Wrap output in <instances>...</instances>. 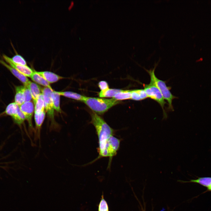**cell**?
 <instances>
[{
    "label": "cell",
    "mask_w": 211,
    "mask_h": 211,
    "mask_svg": "<svg viewBox=\"0 0 211 211\" xmlns=\"http://www.w3.org/2000/svg\"><path fill=\"white\" fill-rule=\"evenodd\" d=\"M90 122L94 126L98 137V156L89 163L91 164L103 157H106V149L110 138L113 135L115 130L103 118L93 112L91 113Z\"/></svg>",
    "instance_id": "1"
},
{
    "label": "cell",
    "mask_w": 211,
    "mask_h": 211,
    "mask_svg": "<svg viewBox=\"0 0 211 211\" xmlns=\"http://www.w3.org/2000/svg\"><path fill=\"white\" fill-rule=\"evenodd\" d=\"M92 111L97 114L101 115L119 103L113 98L106 99L86 97L83 101Z\"/></svg>",
    "instance_id": "2"
},
{
    "label": "cell",
    "mask_w": 211,
    "mask_h": 211,
    "mask_svg": "<svg viewBox=\"0 0 211 211\" xmlns=\"http://www.w3.org/2000/svg\"><path fill=\"white\" fill-rule=\"evenodd\" d=\"M156 66L157 64H156L152 70H146L150 77V82L153 83L158 88L164 99L167 101L169 104V109L173 110L172 102L173 100L176 97L170 91V87L166 85L165 82L159 79L155 76L154 71Z\"/></svg>",
    "instance_id": "3"
},
{
    "label": "cell",
    "mask_w": 211,
    "mask_h": 211,
    "mask_svg": "<svg viewBox=\"0 0 211 211\" xmlns=\"http://www.w3.org/2000/svg\"><path fill=\"white\" fill-rule=\"evenodd\" d=\"M143 86L144 90L148 97L154 100L160 105L164 116H166V113L164 109V106L166 102L159 90L151 82L148 84H144Z\"/></svg>",
    "instance_id": "4"
},
{
    "label": "cell",
    "mask_w": 211,
    "mask_h": 211,
    "mask_svg": "<svg viewBox=\"0 0 211 211\" xmlns=\"http://www.w3.org/2000/svg\"><path fill=\"white\" fill-rule=\"evenodd\" d=\"M44 101L45 109L47 114L51 119L52 123L54 124V108L51 96L53 90L47 87H44L41 90Z\"/></svg>",
    "instance_id": "5"
},
{
    "label": "cell",
    "mask_w": 211,
    "mask_h": 211,
    "mask_svg": "<svg viewBox=\"0 0 211 211\" xmlns=\"http://www.w3.org/2000/svg\"><path fill=\"white\" fill-rule=\"evenodd\" d=\"M120 140L113 135L109 138L107 148V157L109 158L108 167L110 164L113 157L117 153L120 146Z\"/></svg>",
    "instance_id": "6"
},
{
    "label": "cell",
    "mask_w": 211,
    "mask_h": 211,
    "mask_svg": "<svg viewBox=\"0 0 211 211\" xmlns=\"http://www.w3.org/2000/svg\"><path fill=\"white\" fill-rule=\"evenodd\" d=\"M19 107L28 122L30 131H33L34 129L32 123V117L34 110L33 103L31 101L24 102Z\"/></svg>",
    "instance_id": "7"
},
{
    "label": "cell",
    "mask_w": 211,
    "mask_h": 211,
    "mask_svg": "<svg viewBox=\"0 0 211 211\" xmlns=\"http://www.w3.org/2000/svg\"><path fill=\"white\" fill-rule=\"evenodd\" d=\"M2 57L4 60L10 66L25 76L30 77L33 74L34 71L27 65L24 66L16 64L12 61L11 58L5 55H3Z\"/></svg>",
    "instance_id": "8"
},
{
    "label": "cell",
    "mask_w": 211,
    "mask_h": 211,
    "mask_svg": "<svg viewBox=\"0 0 211 211\" xmlns=\"http://www.w3.org/2000/svg\"><path fill=\"white\" fill-rule=\"evenodd\" d=\"M0 63L6 67L18 79L24 84L27 86L30 81L26 76L21 73L16 69L7 64L4 61L0 59Z\"/></svg>",
    "instance_id": "9"
},
{
    "label": "cell",
    "mask_w": 211,
    "mask_h": 211,
    "mask_svg": "<svg viewBox=\"0 0 211 211\" xmlns=\"http://www.w3.org/2000/svg\"><path fill=\"white\" fill-rule=\"evenodd\" d=\"M36 72L49 83L56 82L59 80L63 78V77L50 72L36 71Z\"/></svg>",
    "instance_id": "10"
},
{
    "label": "cell",
    "mask_w": 211,
    "mask_h": 211,
    "mask_svg": "<svg viewBox=\"0 0 211 211\" xmlns=\"http://www.w3.org/2000/svg\"><path fill=\"white\" fill-rule=\"evenodd\" d=\"M45 115V112L39 113H34V119L35 122V130L37 137H39L42 125L44 121Z\"/></svg>",
    "instance_id": "11"
},
{
    "label": "cell",
    "mask_w": 211,
    "mask_h": 211,
    "mask_svg": "<svg viewBox=\"0 0 211 211\" xmlns=\"http://www.w3.org/2000/svg\"><path fill=\"white\" fill-rule=\"evenodd\" d=\"M26 86H27L30 91L34 104L39 96L42 94V89L37 84L30 81Z\"/></svg>",
    "instance_id": "12"
},
{
    "label": "cell",
    "mask_w": 211,
    "mask_h": 211,
    "mask_svg": "<svg viewBox=\"0 0 211 211\" xmlns=\"http://www.w3.org/2000/svg\"><path fill=\"white\" fill-rule=\"evenodd\" d=\"M182 183H198L208 188L211 185V177H199L195 179H191L188 181L178 180Z\"/></svg>",
    "instance_id": "13"
},
{
    "label": "cell",
    "mask_w": 211,
    "mask_h": 211,
    "mask_svg": "<svg viewBox=\"0 0 211 211\" xmlns=\"http://www.w3.org/2000/svg\"><path fill=\"white\" fill-rule=\"evenodd\" d=\"M24 86H18L16 87V94L15 97V103L19 106L24 102L23 94Z\"/></svg>",
    "instance_id": "14"
},
{
    "label": "cell",
    "mask_w": 211,
    "mask_h": 211,
    "mask_svg": "<svg viewBox=\"0 0 211 211\" xmlns=\"http://www.w3.org/2000/svg\"><path fill=\"white\" fill-rule=\"evenodd\" d=\"M30 77L35 82L46 87L48 88L51 90H53L50 83L43 77L38 74L36 71H34L33 74Z\"/></svg>",
    "instance_id": "15"
},
{
    "label": "cell",
    "mask_w": 211,
    "mask_h": 211,
    "mask_svg": "<svg viewBox=\"0 0 211 211\" xmlns=\"http://www.w3.org/2000/svg\"><path fill=\"white\" fill-rule=\"evenodd\" d=\"M148 98L144 89H138L131 90V99L136 101L144 100Z\"/></svg>",
    "instance_id": "16"
},
{
    "label": "cell",
    "mask_w": 211,
    "mask_h": 211,
    "mask_svg": "<svg viewBox=\"0 0 211 211\" xmlns=\"http://www.w3.org/2000/svg\"><path fill=\"white\" fill-rule=\"evenodd\" d=\"M57 92L60 96H63L69 98L83 102L86 97V96H83L78 93L71 91H57Z\"/></svg>",
    "instance_id": "17"
},
{
    "label": "cell",
    "mask_w": 211,
    "mask_h": 211,
    "mask_svg": "<svg viewBox=\"0 0 211 211\" xmlns=\"http://www.w3.org/2000/svg\"><path fill=\"white\" fill-rule=\"evenodd\" d=\"M34 104V113H39L45 111V103L42 93L39 96Z\"/></svg>",
    "instance_id": "18"
},
{
    "label": "cell",
    "mask_w": 211,
    "mask_h": 211,
    "mask_svg": "<svg viewBox=\"0 0 211 211\" xmlns=\"http://www.w3.org/2000/svg\"><path fill=\"white\" fill-rule=\"evenodd\" d=\"M131 90H122L117 93L113 98L117 101L131 99Z\"/></svg>",
    "instance_id": "19"
},
{
    "label": "cell",
    "mask_w": 211,
    "mask_h": 211,
    "mask_svg": "<svg viewBox=\"0 0 211 211\" xmlns=\"http://www.w3.org/2000/svg\"><path fill=\"white\" fill-rule=\"evenodd\" d=\"M12 118L14 122L19 126L21 125L26 120L24 115L21 110L18 106L16 113Z\"/></svg>",
    "instance_id": "20"
},
{
    "label": "cell",
    "mask_w": 211,
    "mask_h": 211,
    "mask_svg": "<svg viewBox=\"0 0 211 211\" xmlns=\"http://www.w3.org/2000/svg\"><path fill=\"white\" fill-rule=\"evenodd\" d=\"M122 90L117 89H108L103 91H101L99 93V96L100 97H112L115 96L118 93Z\"/></svg>",
    "instance_id": "21"
},
{
    "label": "cell",
    "mask_w": 211,
    "mask_h": 211,
    "mask_svg": "<svg viewBox=\"0 0 211 211\" xmlns=\"http://www.w3.org/2000/svg\"><path fill=\"white\" fill-rule=\"evenodd\" d=\"M60 96L57 91H52L51 96L52 100L54 109L58 112H61L60 106Z\"/></svg>",
    "instance_id": "22"
},
{
    "label": "cell",
    "mask_w": 211,
    "mask_h": 211,
    "mask_svg": "<svg viewBox=\"0 0 211 211\" xmlns=\"http://www.w3.org/2000/svg\"><path fill=\"white\" fill-rule=\"evenodd\" d=\"M18 106L15 102L10 103L7 106L3 113L12 117L16 113Z\"/></svg>",
    "instance_id": "23"
},
{
    "label": "cell",
    "mask_w": 211,
    "mask_h": 211,
    "mask_svg": "<svg viewBox=\"0 0 211 211\" xmlns=\"http://www.w3.org/2000/svg\"><path fill=\"white\" fill-rule=\"evenodd\" d=\"M101 197L98 206V211H109L108 203L104 198L103 193Z\"/></svg>",
    "instance_id": "24"
},
{
    "label": "cell",
    "mask_w": 211,
    "mask_h": 211,
    "mask_svg": "<svg viewBox=\"0 0 211 211\" xmlns=\"http://www.w3.org/2000/svg\"><path fill=\"white\" fill-rule=\"evenodd\" d=\"M12 61L17 64L26 66L27 63L24 58L21 55L16 54L11 58Z\"/></svg>",
    "instance_id": "25"
},
{
    "label": "cell",
    "mask_w": 211,
    "mask_h": 211,
    "mask_svg": "<svg viewBox=\"0 0 211 211\" xmlns=\"http://www.w3.org/2000/svg\"><path fill=\"white\" fill-rule=\"evenodd\" d=\"M23 94L25 102L30 101L32 99V96L30 89L27 86H24Z\"/></svg>",
    "instance_id": "26"
},
{
    "label": "cell",
    "mask_w": 211,
    "mask_h": 211,
    "mask_svg": "<svg viewBox=\"0 0 211 211\" xmlns=\"http://www.w3.org/2000/svg\"><path fill=\"white\" fill-rule=\"evenodd\" d=\"M98 86L101 91H103L109 89V86L107 82L102 81L98 83Z\"/></svg>",
    "instance_id": "27"
},
{
    "label": "cell",
    "mask_w": 211,
    "mask_h": 211,
    "mask_svg": "<svg viewBox=\"0 0 211 211\" xmlns=\"http://www.w3.org/2000/svg\"><path fill=\"white\" fill-rule=\"evenodd\" d=\"M207 190L208 191H211V185L208 188H207Z\"/></svg>",
    "instance_id": "28"
},
{
    "label": "cell",
    "mask_w": 211,
    "mask_h": 211,
    "mask_svg": "<svg viewBox=\"0 0 211 211\" xmlns=\"http://www.w3.org/2000/svg\"><path fill=\"white\" fill-rule=\"evenodd\" d=\"M141 210H142V211H145V209H144V208H143V207H142V208H141Z\"/></svg>",
    "instance_id": "29"
}]
</instances>
